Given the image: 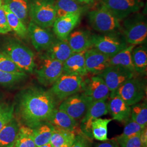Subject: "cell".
Instances as JSON below:
<instances>
[{
    "label": "cell",
    "mask_w": 147,
    "mask_h": 147,
    "mask_svg": "<svg viewBox=\"0 0 147 147\" xmlns=\"http://www.w3.org/2000/svg\"><path fill=\"white\" fill-rule=\"evenodd\" d=\"M14 117L20 125L34 128L47 121L57 109V101L49 90L31 87L18 95L14 104Z\"/></svg>",
    "instance_id": "obj_1"
},
{
    "label": "cell",
    "mask_w": 147,
    "mask_h": 147,
    "mask_svg": "<svg viewBox=\"0 0 147 147\" xmlns=\"http://www.w3.org/2000/svg\"><path fill=\"white\" fill-rule=\"evenodd\" d=\"M2 53L22 71L28 73L34 71L36 66L34 53L19 41L11 39L7 42L3 46Z\"/></svg>",
    "instance_id": "obj_2"
},
{
    "label": "cell",
    "mask_w": 147,
    "mask_h": 147,
    "mask_svg": "<svg viewBox=\"0 0 147 147\" xmlns=\"http://www.w3.org/2000/svg\"><path fill=\"white\" fill-rule=\"evenodd\" d=\"M88 20L91 27L102 34L119 33L122 30L120 20L102 4L89 11Z\"/></svg>",
    "instance_id": "obj_3"
},
{
    "label": "cell",
    "mask_w": 147,
    "mask_h": 147,
    "mask_svg": "<svg viewBox=\"0 0 147 147\" xmlns=\"http://www.w3.org/2000/svg\"><path fill=\"white\" fill-rule=\"evenodd\" d=\"M124 20L122 30L126 42L136 46L146 42L147 23L145 16L135 13Z\"/></svg>",
    "instance_id": "obj_4"
},
{
    "label": "cell",
    "mask_w": 147,
    "mask_h": 147,
    "mask_svg": "<svg viewBox=\"0 0 147 147\" xmlns=\"http://www.w3.org/2000/svg\"><path fill=\"white\" fill-rule=\"evenodd\" d=\"M31 21L42 28L53 26L57 13L55 0H31L29 4Z\"/></svg>",
    "instance_id": "obj_5"
},
{
    "label": "cell",
    "mask_w": 147,
    "mask_h": 147,
    "mask_svg": "<svg viewBox=\"0 0 147 147\" xmlns=\"http://www.w3.org/2000/svg\"><path fill=\"white\" fill-rule=\"evenodd\" d=\"M34 71L38 82L45 86H49L53 85L63 73V63L45 53L38 59Z\"/></svg>",
    "instance_id": "obj_6"
},
{
    "label": "cell",
    "mask_w": 147,
    "mask_h": 147,
    "mask_svg": "<svg viewBox=\"0 0 147 147\" xmlns=\"http://www.w3.org/2000/svg\"><path fill=\"white\" fill-rule=\"evenodd\" d=\"M82 76L63 73L49 90L56 99L63 101L72 95L82 91Z\"/></svg>",
    "instance_id": "obj_7"
},
{
    "label": "cell",
    "mask_w": 147,
    "mask_h": 147,
    "mask_svg": "<svg viewBox=\"0 0 147 147\" xmlns=\"http://www.w3.org/2000/svg\"><path fill=\"white\" fill-rule=\"evenodd\" d=\"M146 94V84L144 80L133 77L127 80L110 96H118L129 106L140 102Z\"/></svg>",
    "instance_id": "obj_8"
},
{
    "label": "cell",
    "mask_w": 147,
    "mask_h": 147,
    "mask_svg": "<svg viewBox=\"0 0 147 147\" xmlns=\"http://www.w3.org/2000/svg\"><path fill=\"white\" fill-rule=\"evenodd\" d=\"M92 47L110 57L127 46L124 37L119 33L92 34Z\"/></svg>",
    "instance_id": "obj_9"
},
{
    "label": "cell",
    "mask_w": 147,
    "mask_h": 147,
    "mask_svg": "<svg viewBox=\"0 0 147 147\" xmlns=\"http://www.w3.org/2000/svg\"><path fill=\"white\" fill-rule=\"evenodd\" d=\"M92 101L83 92H79L63 100L58 109L65 112L76 121H79L85 116Z\"/></svg>",
    "instance_id": "obj_10"
},
{
    "label": "cell",
    "mask_w": 147,
    "mask_h": 147,
    "mask_svg": "<svg viewBox=\"0 0 147 147\" xmlns=\"http://www.w3.org/2000/svg\"><path fill=\"white\" fill-rule=\"evenodd\" d=\"M101 2L119 20L137 13L144 5L142 0H101Z\"/></svg>",
    "instance_id": "obj_11"
},
{
    "label": "cell",
    "mask_w": 147,
    "mask_h": 147,
    "mask_svg": "<svg viewBox=\"0 0 147 147\" xmlns=\"http://www.w3.org/2000/svg\"><path fill=\"white\" fill-rule=\"evenodd\" d=\"M109 113L107 99L94 101L89 105L85 116L81 120L80 130L81 132L93 140L92 133V123L96 118H100Z\"/></svg>",
    "instance_id": "obj_12"
},
{
    "label": "cell",
    "mask_w": 147,
    "mask_h": 147,
    "mask_svg": "<svg viewBox=\"0 0 147 147\" xmlns=\"http://www.w3.org/2000/svg\"><path fill=\"white\" fill-rule=\"evenodd\" d=\"M82 91L93 101L107 99L111 93L104 80L99 75L83 80Z\"/></svg>",
    "instance_id": "obj_13"
},
{
    "label": "cell",
    "mask_w": 147,
    "mask_h": 147,
    "mask_svg": "<svg viewBox=\"0 0 147 147\" xmlns=\"http://www.w3.org/2000/svg\"><path fill=\"white\" fill-rule=\"evenodd\" d=\"M99 75L104 80L111 93H112L127 80L134 77L135 74L121 67L110 65Z\"/></svg>",
    "instance_id": "obj_14"
},
{
    "label": "cell",
    "mask_w": 147,
    "mask_h": 147,
    "mask_svg": "<svg viewBox=\"0 0 147 147\" xmlns=\"http://www.w3.org/2000/svg\"><path fill=\"white\" fill-rule=\"evenodd\" d=\"M27 31L33 47L38 52L46 51L56 40L51 32L37 25L33 21L29 23Z\"/></svg>",
    "instance_id": "obj_15"
},
{
    "label": "cell",
    "mask_w": 147,
    "mask_h": 147,
    "mask_svg": "<svg viewBox=\"0 0 147 147\" xmlns=\"http://www.w3.org/2000/svg\"><path fill=\"white\" fill-rule=\"evenodd\" d=\"M84 57L87 72L95 75H100L110 66V57L101 53L94 47H91L86 50Z\"/></svg>",
    "instance_id": "obj_16"
},
{
    "label": "cell",
    "mask_w": 147,
    "mask_h": 147,
    "mask_svg": "<svg viewBox=\"0 0 147 147\" xmlns=\"http://www.w3.org/2000/svg\"><path fill=\"white\" fill-rule=\"evenodd\" d=\"M81 14H69L57 18L53 24V31L58 39L66 40L80 21Z\"/></svg>",
    "instance_id": "obj_17"
},
{
    "label": "cell",
    "mask_w": 147,
    "mask_h": 147,
    "mask_svg": "<svg viewBox=\"0 0 147 147\" xmlns=\"http://www.w3.org/2000/svg\"><path fill=\"white\" fill-rule=\"evenodd\" d=\"M47 122L55 128L73 132L76 134L81 132L78 121H76L64 111L57 108L53 111Z\"/></svg>",
    "instance_id": "obj_18"
},
{
    "label": "cell",
    "mask_w": 147,
    "mask_h": 147,
    "mask_svg": "<svg viewBox=\"0 0 147 147\" xmlns=\"http://www.w3.org/2000/svg\"><path fill=\"white\" fill-rule=\"evenodd\" d=\"M92 35L87 30H76L70 33L67 40L73 53H80L92 47Z\"/></svg>",
    "instance_id": "obj_19"
},
{
    "label": "cell",
    "mask_w": 147,
    "mask_h": 147,
    "mask_svg": "<svg viewBox=\"0 0 147 147\" xmlns=\"http://www.w3.org/2000/svg\"><path fill=\"white\" fill-rule=\"evenodd\" d=\"M108 109L112 119L119 122L125 123L131 116V106L117 95L111 97Z\"/></svg>",
    "instance_id": "obj_20"
},
{
    "label": "cell",
    "mask_w": 147,
    "mask_h": 147,
    "mask_svg": "<svg viewBox=\"0 0 147 147\" xmlns=\"http://www.w3.org/2000/svg\"><path fill=\"white\" fill-rule=\"evenodd\" d=\"M86 51L73 53L63 63V73L77 74L81 76L87 75L88 73L85 64Z\"/></svg>",
    "instance_id": "obj_21"
},
{
    "label": "cell",
    "mask_w": 147,
    "mask_h": 147,
    "mask_svg": "<svg viewBox=\"0 0 147 147\" xmlns=\"http://www.w3.org/2000/svg\"><path fill=\"white\" fill-rule=\"evenodd\" d=\"M46 51L48 56L63 63L73 53L67 39H56Z\"/></svg>",
    "instance_id": "obj_22"
},
{
    "label": "cell",
    "mask_w": 147,
    "mask_h": 147,
    "mask_svg": "<svg viewBox=\"0 0 147 147\" xmlns=\"http://www.w3.org/2000/svg\"><path fill=\"white\" fill-rule=\"evenodd\" d=\"M19 121L14 117L0 131V147H14L19 127Z\"/></svg>",
    "instance_id": "obj_23"
},
{
    "label": "cell",
    "mask_w": 147,
    "mask_h": 147,
    "mask_svg": "<svg viewBox=\"0 0 147 147\" xmlns=\"http://www.w3.org/2000/svg\"><path fill=\"white\" fill-rule=\"evenodd\" d=\"M57 17L79 13L82 14L87 7L75 0H55Z\"/></svg>",
    "instance_id": "obj_24"
},
{
    "label": "cell",
    "mask_w": 147,
    "mask_h": 147,
    "mask_svg": "<svg viewBox=\"0 0 147 147\" xmlns=\"http://www.w3.org/2000/svg\"><path fill=\"white\" fill-rule=\"evenodd\" d=\"M135 47V45H130L117 53L110 57V65L121 67L136 73L132 60V51Z\"/></svg>",
    "instance_id": "obj_25"
},
{
    "label": "cell",
    "mask_w": 147,
    "mask_h": 147,
    "mask_svg": "<svg viewBox=\"0 0 147 147\" xmlns=\"http://www.w3.org/2000/svg\"><path fill=\"white\" fill-rule=\"evenodd\" d=\"M132 60L136 73L146 75L147 69V50L146 47L139 46L134 48Z\"/></svg>",
    "instance_id": "obj_26"
},
{
    "label": "cell",
    "mask_w": 147,
    "mask_h": 147,
    "mask_svg": "<svg viewBox=\"0 0 147 147\" xmlns=\"http://www.w3.org/2000/svg\"><path fill=\"white\" fill-rule=\"evenodd\" d=\"M3 4L24 24L29 16V4L27 0H4Z\"/></svg>",
    "instance_id": "obj_27"
},
{
    "label": "cell",
    "mask_w": 147,
    "mask_h": 147,
    "mask_svg": "<svg viewBox=\"0 0 147 147\" xmlns=\"http://www.w3.org/2000/svg\"><path fill=\"white\" fill-rule=\"evenodd\" d=\"M55 127L47 121L33 128L34 140L36 147L50 143Z\"/></svg>",
    "instance_id": "obj_28"
},
{
    "label": "cell",
    "mask_w": 147,
    "mask_h": 147,
    "mask_svg": "<svg viewBox=\"0 0 147 147\" xmlns=\"http://www.w3.org/2000/svg\"><path fill=\"white\" fill-rule=\"evenodd\" d=\"M112 119L98 118L92 123V133L93 138L99 141L108 140V125Z\"/></svg>",
    "instance_id": "obj_29"
},
{
    "label": "cell",
    "mask_w": 147,
    "mask_h": 147,
    "mask_svg": "<svg viewBox=\"0 0 147 147\" xmlns=\"http://www.w3.org/2000/svg\"><path fill=\"white\" fill-rule=\"evenodd\" d=\"M3 8L5 11L7 19L9 25L16 34L22 39L26 38L28 36V31L25 24L21 21L16 16L11 12L8 8L3 3Z\"/></svg>",
    "instance_id": "obj_30"
},
{
    "label": "cell",
    "mask_w": 147,
    "mask_h": 147,
    "mask_svg": "<svg viewBox=\"0 0 147 147\" xmlns=\"http://www.w3.org/2000/svg\"><path fill=\"white\" fill-rule=\"evenodd\" d=\"M14 147H37L34 140L33 129L20 125Z\"/></svg>",
    "instance_id": "obj_31"
},
{
    "label": "cell",
    "mask_w": 147,
    "mask_h": 147,
    "mask_svg": "<svg viewBox=\"0 0 147 147\" xmlns=\"http://www.w3.org/2000/svg\"><path fill=\"white\" fill-rule=\"evenodd\" d=\"M76 134L59 129L55 128L50 143L53 147H57L67 144H73Z\"/></svg>",
    "instance_id": "obj_32"
},
{
    "label": "cell",
    "mask_w": 147,
    "mask_h": 147,
    "mask_svg": "<svg viewBox=\"0 0 147 147\" xmlns=\"http://www.w3.org/2000/svg\"><path fill=\"white\" fill-rule=\"evenodd\" d=\"M131 118L143 127L147 126V104L146 101L131 106Z\"/></svg>",
    "instance_id": "obj_33"
},
{
    "label": "cell",
    "mask_w": 147,
    "mask_h": 147,
    "mask_svg": "<svg viewBox=\"0 0 147 147\" xmlns=\"http://www.w3.org/2000/svg\"><path fill=\"white\" fill-rule=\"evenodd\" d=\"M27 76L24 72L11 73L0 70V85L9 86L16 84L26 79Z\"/></svg>",
    "instance_id": "obj_34"
},
{
    "label": "cell",
    "mask_w": 147,
    "mask_h": 147,
    "mask_svg": "<svg viewBox=\"0 0 147 147\" xmlns=\"http://www.w3.org/2000/svg\"><path fill=\"white\" fill-rule=\"evenodd\" d=\"M14 105L9 102L0 104V131L14 117Z\"/></svg>",
    "instance_id": "obj_35"
},
{
    "label": "cell",
    "mask_w": 147,
    "mask_h": 147,
    "mask_svg": "<svg viewBox=\"0 0 147 147\" xmlns=\"http://www.w3.org/2000/svg\"><path fill=\"white\" fill-rule=\"evenodd\" d=\"M124 123L125 126L123 132L119 135L122 137H129L140 135L144 128L134 121L131 117Z\"/></svg>",
    "instance_id": "obj_36"
},
{
    "label": "cell",
    "mask_w": 147,
    "mask_h": 147,
    "mask_svg": "<svg viewBox=\"0 0 147 147\" xmlns=\"http://www.w3.org/2000/svg\"><path fill=\"white\" fill-rule=\"evenodd\" d=\"M140 134L129 137L118 136L115 139L121 147H143Z\"/></svg>",
    "instance_id": "obj_37"
},
{
    "label": "cell",
    "mask_w": 147,
    "mask_h": 147,
    "mask_svg": "<svg viewBox=\"0 0 147 147\" xmlns=\"http://www.w3.org/2000/svg\"><path fill=\"white\" fill-rule=\"evenodd\" d=\"M0 70L11 73L24 72L5 55L2 53H0Z\"/></svg>",
    "instance_id": "obj_38"
},
{
    "label": "cell",
    "mask_w": 147,
    "mask_h": 147,
    "mask_svg": "<svg viewBox=\"0 0 147 147\" xmlns=\"http://www.w3.org/2000/svg\"><path fill=\"white\" fill-rule=\"evenodd\" d=\"M92 140L80 132L76 134L71 147H92Z\"/></svg>",
    "instance_id": "obj_39"
},
{
    "label": "cell",
    "mask_w": 147,
    "mask_h": 147,
    "mask_svg": "<svg viewBox=\"0 0 147 147\" xmlns=\"http://www.w3.org/2000/svg\"><path fill=\"white\" fill-rule=\"evenodd\" d=\"M11 31L7 19L3 3L0 5V34H5Z\"/></svg>",
    "instance_id": "obj_40"
},
{
    "label": "cell",
    "mask_w": 147,
    "mask_h": 147,
    "mask_svg": "<svg viewBox=\"0 0 147 147\" xmlns=\"http://www.w3.org/2000/svg\"><path fill=\"white\" fill-rule=\"evenodd\" d=\"M94 147H121L115 139V138L107 140L95 144Z\"/></svg>",
    "instance_id": "obj_41"
},
{
    "label": "cell",
    "mask_w": 147,
    "mask_h": 147,
    "mask_svg": "<svg viewBox=\"0 0 147 147\" xmlns=\"http://www.w3.org/2000/svg\"><path fill=\"white\" fill-rule=\"evenodd\" d=\"M141 141L143 147H147V127H144L140 134Z\"/></svg>",
    "instance_id": "obj_42"
},
{
    "label": "cell",
    "mask_w": 147,
    "mask_h": 147,
    "mask_svg": "<svg viewBox=\"0 0 147 147\" xmlns=\"http://www.w3.org/2000/svg\"><path fill=\"white\" fill-rule=\"evenodd\" d=\"M75 1L82 5H90L94 2V0H75Z\"/></svg>",
    "instance_id": "obj_43"
},
{
    "label": "cell",
    "mask_w": 147,
    "mask_h": 147,
    "mask_svg": "<svg viewBox=\"0 0 147 147\" xmlns=\"http://www.w3.org/2000/svg\"><path fill=\"white\" fill-rule=\"evenodd\" d=\"M53 147V146L51 144V143H47V144H44V145H42V146H39V147Z\"/></svg>",
    "instance_id": "obj_44"
},
{
    "label": "cell",
    "mask_w": 147,
    "mask_h": 147,
    "mask_svg": "<svg viewBox=\"0 0 147 147\" xmlns=\"http://www.w3.org/2000/svg\"><path fill=\"white\" fill-rule=\"evenodd\" d=\"M71 145H72V144H64L63 146L57 147H71Z\"/></svg>",
    "instance_id": "obj_45"
},
{
    "label": "cell",
    "mask_w": 147,
    "mask_h": 147,
    "mask_svg": "<svg viewBox=\"0 0 147 147\" xmlns=\"http://www.w3.org/2000/svg\"><path fill=\"white\" fill-rule=\"evenodd\" d=\"M2 4V0H0V5Z\"/></svg>",
    "instance_id": "obj_46"
},
{
    "label": "cell",
    "mask_w": 147,
    "mask_h": 147,
    "mask_svg": "<svg viewBox=\"0 0 147 147\" xmlns=\"http://www.w3.org/2000/svg\"><path fill=\"white\" fill-rule=\"evenodd\" d=\"M1 100V95H0V100Z\"/></svg>",
    "instance_id": "obj_47"
}]
</instances>
